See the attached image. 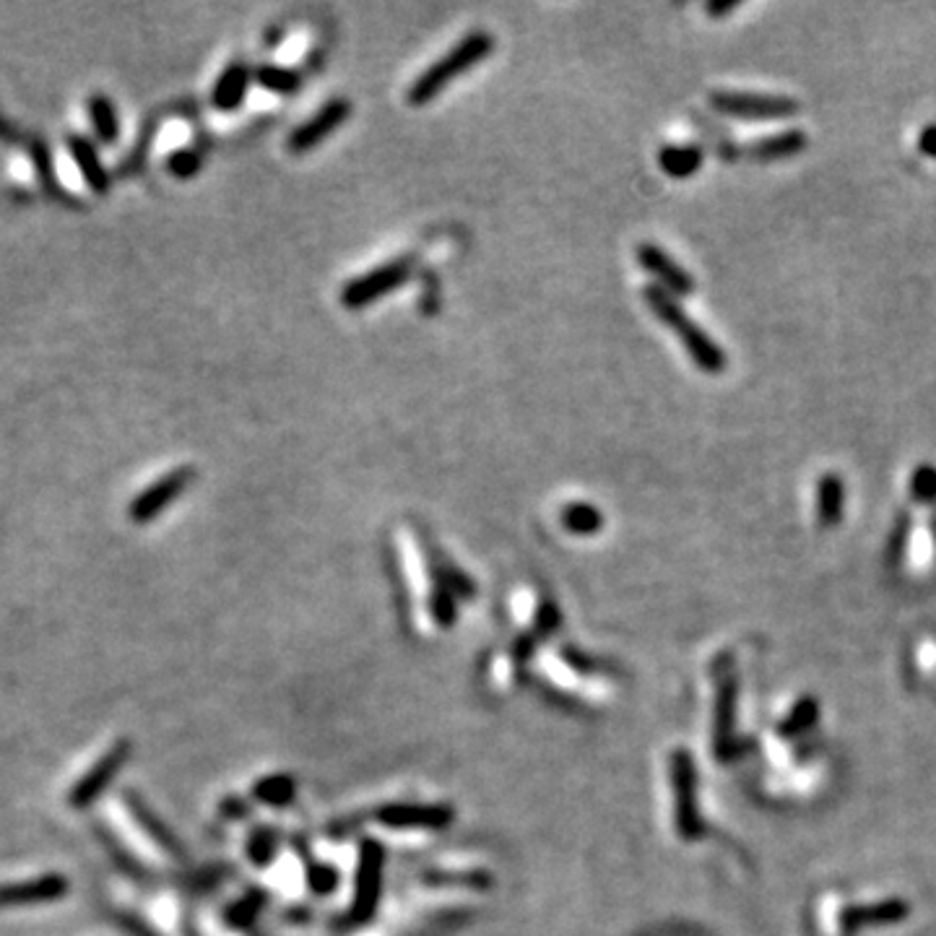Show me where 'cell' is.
<instances>
[{"mask_svg":"<svg viewBox=\"0 0 936 936\" xmlns=\"http://www.w3.org/2000/svg\"><path fill=\"white\" fill-rule=\"evenodd\" d=\"M910 497L921 505L936 502V466H918L910 476Z\"/></svg>","mask_w":936,"mask_h":936,"instance_id":"obj_20","label":"cell"},{"mask_svg":"<svg viewBox=\"0 0 936 936\" xmlns=\"http://www.w3.org/2000/svg\"><path fill=\"white\" fill-rule=\"evenodd\" d=\"M125 801H128L133 817L138 819V825H141L143 830L149 832L151 838H154L156 843L162 845V848H167V853H172V856H180V848H177L175 838L169 835V830H164V825L154 817V814H151L149 806L143 804V801L138 799L136 793H125Z\"/></svg>","mask_w":936,"mask_h":936,"instance_id":"obj_15","label":"cell"},{"mask_svg":"<svg viewBox=\"0 0 936 936\" xmlns=\"http://www.w3.org/2000/svg\"><path fill=\"white\" fill-rule=\"evenodd\" d=\"M637 263L645 268V271L658 281L663 292H669L671 297H689V294H695V279H692V273L682 266V263H676L663 247L653 245V242H640L637 245Z\"/></svg>","mask_w":936,"mask_h":936,"instance_id":"obj_5","label":"cell"},{"mask_svg":"<svg viewBox=\"0 0 936 936\" xmlns=\"http://www.w3.org/2000/svg\"><path fill=\"white\" fill-rule=\"evenodd\" d=\"M89 112H91V123H94V130H97L99 141L110 143L115 141L117 136V115L115 107L107 97H94L89 102Z\"/></svg>","mask_w":936,"mask_h":936,"instance_id":"obj_18","label":"cell"},{"mask_svg":"<svg viewBox=\"0 0 936 936\" xmlns=\"http://www.w3.org/2000/svg\"><path fill=\"white\" fill-rule=\"evenodd\" d=\"M643 299L645 305L650 307V312L676 333V338L682 341V346L687 349L689 359L695 362L697 370H702L705 375H721V372L726 370V351L721 349L718 341L710 338V333L705 331L700 323H695V320L689 318L687 312H684V307L679 305V299L671 297L669 292H663L658 284L645 286Z\"/></svg>","mask_w":936,"mask_h":936,"instance_id":"obj_1","label":"cell"},{"mask_svg":"<svg viewBox=\"0 0 936 936\" xmlns=\"http://www.w3.org/2000/svg\"><path fill=\"white\" fill-rule=\"evenodd\" d=\"M411 271H414V258H411V255L388 260L383 266L372 268V271L362 273L357 279H351L349 284L344 286V292H341V305L349 307V310H359V307L372 305V302L383 299L385 294L396 292L398 286L406 284Z\"/></svg>","mask_w":936,"mask_h":936,"instance_id":"obj_4","label":"cell"},{"mask_svg":"<svg viewBox=\"0 0 936 936\" xmlns=\"http://www.w3.org/2000/svg\"><path fill=\"white\" fill-rule=\"evenodd\" d=\"M255 84L263 86L266 91H273V94H294L302 86V76L292 68H281V65H260L253 71Z\"/></svg>","mask_w":936,"mask_h":936,"instance_id":"obj_16","label":"cell"},{"mask_svg":"<svg viewBox=\"0 0 936 936\" xmlns=\"http://www.w3.org/2000/svg\"><path fill=\"white\" fill-rule=\"evenodd\" d=\"M604 518L598 513V507H593L591 502H570V505L562 510V526L567 528L575 536H591L601 528Z\"/></svg>","mask_w":936,"mask_h":936,"instance_id":"obj_17","label":"cell"},{"mask_svg":"<svg viewBox=\"0 0 936 936\" xmlns=\"http://www.w3.org/2000/svg\"><path fill=\"white\" fill-rule=\"evenodd\" d=\"M494 50V39L492 34L487 32H471L453 47L442 55L437 63H432L422 76L416 78L414 84H411L409 99L411 107H424L429 104L437 94L448 89V84L453 78L463 76L466 71H471L474 65H479L481 60L489 58Z\"/></svg>","mask_w":936,"mask_h":936,"instance_id":"obj_2","label":"cell"},{"mask_svg":"<svg viewBox=\"0 0 936 936\" xmlns=\"http://www.w3.org/2000/svg\"><path fill=\"white\" fill-rule=\"evenodd\" d=\"M918 149H921L926 156H931V159H936V123H931L929 128L921 130Z\"/></svg>","mask_w":936,"mask_h":936,"instance_id":"obj_24","label":"cell"},{"mask_svg":"<svg viewBox=\"0 0 936 936\" xmlns=\"http://www.w3.org/2000/svg\"><path fill=\"white\" fill-rule=\"evenodd\" d=\"M702 162H705V151L697 143H671L658 151V167L663 169V175L674 180H687L697 175Z\"/></svg>","mask_w":936,"mask_h":936,"instance_id":"obj_12","label":"cell"},{"mask_svg":"<svg viewBox=\"0 0 936 936\" xmlns=\"http://www.w3.org/2000/svg\"><path fill=\"white\" fill-rule=\"evenodd\" d=\"M910 536H913V518L910 513H903L897 518L895 531H892V541H890V562L892 565H900L908 552L910 546Z\"/></svg>","mask_w":936,"mask_h":936,"instance_id":"obj_22","label":"cell"},{"mask_svg":"<svg viewBox=\"0 0 936 936\" xmlns=\"http://www.w3.org/2000/svg\"><path fill=\"white\" fill-rule=\"evenodd\" d=\"M130 757V741H117L115 747L110 749L107 754H102L97 760V765L91 767L89 773L84 778L78 780L76 786L71 788L68 793V804L76 806V809H84V806L94 804V801L107 791L115 775L120 773V767L125 765V760Z\"/></svg>","mask_w":936,"mask_h":936,"instance_id":"obj_6","label":"cell"},{"mask_svg":"<svg viewBox=\"0 0 936 936\" xmlns=\"http://www.w3.org/2000/svg\"><path fill=\"white\" fill-rule=\"evenodd\" d=\"M349 115L351 104L346 102V99H331V102H325L310 120H305V123L294 130L292 136H289V141H286V146H289L292 154H307V151L315 149L320 141H325V138L331 136L333 130L341 128Z\"/></svg>","mask_w":936,"mask_h":936,"instance_id":"obj_8","label":"cell"},{"mask_svg":"<svg viewBox=\"0 0 936 936\" xmlns=\"http://www.w3.org/2000/svg\"><path fill=\"white\" fill-rule=\"evenodd\" d=\"M806 146H809V138H806L804 130L791 128L747 143V146H744V154H747L752 162H783V159L799 156Z\"/></svg>","mask_w":936,"mask_h":936,"instance_id":"obj_10","label":"cell"},{"mask_svg":"<svg viewBox=\"0 0 936 936\" xmlns=\"http://www.w3.org/2000/svg\"><path fill=\"white\" fill-rule=\"evenodd\" d=\"M201 164L203 156L201 151L195 149H180L175 151V154H169L167 159V169L175 177H180V180H188V177L198 175V172H201Z\"/></svg>","mask_w":936,"mask_h":936,"instance_id":"obj_21","label":"cell"},{"mask_svg":"<svg viewBox=\"0 0 936 936\" xmlns=\"http://www.w3.org/2000/svg\"><path fill=\"white\" fill-rule=\"evenodd\" d=\"M710 107L736 120H786L799 115V102L783 94H754V91H713Z\"/></svg>","mask_w":936,"mask_h":936,"instance_id":"obj_3","label":"cell"},{"mask_svg":"<svg viewBox=\"0 0 936 936\" xmlns=\"http://www.w3.org/2000/svg\"><path fill=\"white\" fill-rule=\"evenodd\" d=\"M736 8H741V0H710V3H705V13L713 19H723L728 13H734Z\"/></svg>","mask_w":936,"mask_h":936,"instance_id":"obj_23","label":"cell"},{"mask_svg":"<svg viewBox=\"0 0 936 936\" xmlns=\"http://www.w3.org/2000/svg\"><path fill=\"white\" fill-rule=\"evenodd\" d=\"M71 154H73V159H76L78 167H81V172H84L86 182H89L91 188L97 190V193H104V190H107V185H110V177H107V172H104V167H102V162H99V156H97V151H94V146H91L86 138L73 136L71 138Z\"/></svg>","mask_w":936,"mask_h":936,"instance_id":"obj_14","label":"cell"},{"mask_svg":"<svg viewBox=\"0 0 936 936\" xmlns=\"http://www.w3.org/2000/svg\"><path fill=\"white\" fill-rule=\"evenodd\" d=\"M250 78H253V71L245 63L227 65L224 73L216 78L214 91H211V104L219 112L240 110L247 97V89H250Z\"/></svg>","mask_w":936,"mask_h":936,"instance_id":"obj_11","label":"cell"},{"mask_svg":"<svg viewBox=\"0 0 936 936\" xmlns=\"http://www.w3.org/2000/svg\"><path fill=\"white\" fill-rule=\"evenodd\" d=\"M817 936H843V903L838 895H827L819 903Z\"/></svg>","mask_w":936,"mask_h":936,"instance_id":"obj_19","label":"cell"},{"mask_svg":"<svg viewBox=\"0 0 936 936\" xmlns=\"http://www.w3.org/2000/svg\"><path fill=\"white\" fill-rule=\"evenodd\" d=\"M845 510V484L843 476L835 471L822 474L817 484V518L825 528H835L843 520Z\"/></svg>","mask_w":936,"mask_h":936,"instance_id":"obj_13","label":"cell"},{"mask_svg":"<svg viewBox=\"0 0 936 936\" xmlns=\"http://www.w3.org/2000/svg\"><path fill=\"white\" fill-rule=\"evenodd\" d=\"M193 476L195 471L190 466L169 471L167 476L154 481L149 489H143L136 500H133V505H130V518L136 520V523H149L151 518H156L164 507L172 505V502L190 487Z\"/></svg>","mask_w":936,"mask_h":936,"instance_id":"obj_7","label":"cell"},{"mask_svg":"<svg viewBox=\"0 0 936 936\" xmlns=\"http://www.w3.org/2000/svg\"><path fill=\"white\" fill-rule=\"evenodd\" d=\"M71 882L63 874H45V877L26 879V882L0 884V908H16V905L52 903L65 897Z\"/></svg>","mask_w":936,"mask_h":936,"instance_id":"obj_9","label":"cell"}]
</instances>
